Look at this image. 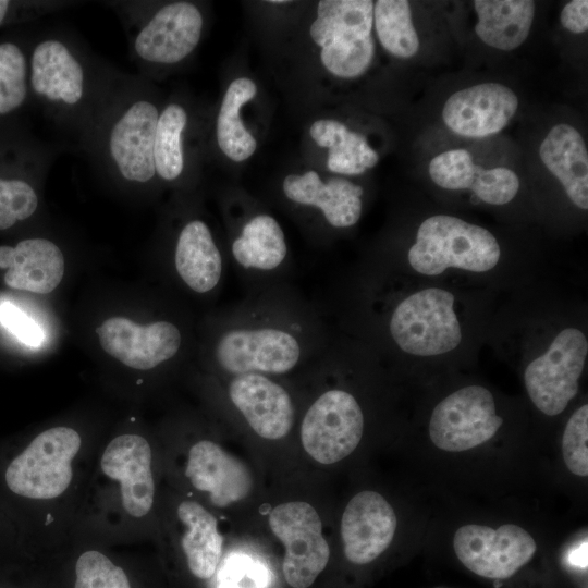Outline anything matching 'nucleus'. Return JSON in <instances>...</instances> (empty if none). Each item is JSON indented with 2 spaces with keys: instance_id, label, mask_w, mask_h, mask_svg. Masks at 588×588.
<instances>
[{
  "instance_id": "f257e3e1",
  "label": "nucleus",
  "mask_w": 588,
  "mask_h": 588,
  "mask_svg": "<svg viewBox=\"0 0 588 588\" xmlns=\"http://www.w3.org/2000/svg\"><path fill=\"white\" fill-rule=\"evenodd\" d=\"M105 434L83 422L50 424L16 450L1 481L19 502L34 551L53 554L70 541L73 520Z\"/></svg>"
},
{
  "instance_id": "f03ea898",
  "label": "nucleus",
  "mask_w": 588,
  "mask_h": 588,
  "mask_svg": "<svg viewBox=\"0 0 588 588\" xmlns=\"http://www.w3.org/2000/svg\"><path fill=\"white\" fill-rule=\"evenodd\" d=\"M158 453L155 440L137 427L134 417L106 434L78 504L70 541L117 547L156 538Z\"/></svg>"
},
{
  "instance_id": "7ed1b4c3",
  "label": "nucleus",
  "mask_w": 588,
  "mask_h": 588,
  "mask_svg": "<svg viewBox=\"0 0 588 588\" xmlns=\"http://www.w3.org/2000/svg\"><path fill=\"white\" fill-rule=\"evenodd\" d=\"M28 47L32 105L84 145L123 76L61 30L29 38Z\"/></svg>"
},
{
  "instance_id": "20e7f679",
  "label": "nucleus",
  "mask_w": 588,
  "mask_h": 588,
  "mask_svg": "<svg viewBox=\"0 0 588 588\" xmlns=\"http://www.w3.org/2000/svg\"><path fill=\"white\" fill-rule=\"evenodd\" d=\"M160 110L137 78L123 76L83 146L115 180L145 186L157 179L154 144Z\"/></svg>"
},
{
  "instance_id": "39448f33",
  "label": "nucleus",
  "mask_w": 588,
  "mask_h": 588,
  "mask_svg": "<svg viewBox=\"0 0 588 588\" xmlns=\"http://www.w3.org/2000/svg\"><path fill=\"white\" fill-rule=\"evenodd\" d=\"M127 32L133 61L142 68L175 65L197 48L204 29V15L189 1L161 4L154 11L145 2H109Z\"/></svg>"
},
{
  "instance_id": "423d86ee",
  "label": "nucleus",
  "mask_w": 588,
  "mask_h": 588,
  "mask_svg": "<svg viewBox=\"0 0 588 588\" xmlns=\"http://www.w3.org/2000/svg\"><path fill=\"white\" fill-rule=\"evenodd\" d=\"M373 2L322 0L309 28L321 48L320 61L332 75L351 79L363 75L375 57Z\"/></svg>"
},
{
  "instance_id": "0eeeda50",
  "label": "nucleus",
  "mask_w": 588,
  "mask_h": 588,
  "mask_svg": "<svg viewBox=\"0 0 588 588\" xmlns=\"http://www.w3.org/2000/svg\"><path fill=\"white\" fill-rule=\"evenodd\" d=\"M500 254L498 241L488 230L456 217L436 215L420 224L407 257L417 272L438 275L449 267L473 272L491 270Z\"/></svg>"
},
{
  "instance_id": "6e6552de",
  "label": "nucleus",
  "mask_w": 588,
  "mask_h": 588,
  "mask_svg": "<svg viewBox=\"0 0 588 588\" xmlns=\"http://www.w3.org/2000/svg\"><path fill=\"white\" fill-rule=\"evenodd\" d=\"M52 152L22 124L0 127V231L29 220L39 208V183Z\"/></svg>"
},
{
  "instance_id": "1a4fd4ad",
  "label": "nucleus",
  "mask_w": 588,
  "mask_h": 588,
  "mask_svg": "<svg viewBox=\"0 0 588 588\" xmlns=\"http://www.w3.org/2000/svg\"><path fill=\"white\" fill-rule=\"evenodd\" d=\"M453 304V294L442 289L412 294L391 316L392 339L412 355L433 356L454 350L462 340V332Z\"/></svg>"
},
{
  "instance_id": "9d476101",
  "label": "nucleus",
  "mask_w": 588,
  "mask_h": 588,
  "mask_svg": "<svg viewBox=\"0 0 588 588\" xmlns=\"http://www.w3.org/2000/svg\"><path fill=\"white\" fill-rule=\"evenodd\" d=\"M588 353L584 333L575 328L562 330L548 351L532 360L524 382L532 403L543 414H561L578 391V379Z\"/></svg>"
},
{
  "instance_id": "9b49d317",
  "label": "nucleus",
  "mask_w": 588,
  "mask_h": 588,
  "mask_svg": "<svg viewBox=\"0 0 588 588\" xmlns=\"http://www.w3.org/2000/svg\"><path fill=\"white\" fill-rule=\"evenodd\" d=\"M268 522L285 547L282 569L286 583L293 588L309 587L330 556L317 511L306 502H287L274 507Z\"/></svg>"
},
{
  "instance_id": "f8f14e48",
  "label": "nucleus",
  "mask_w": 588,
  "mask_h": 588,
  "mask_svg": "<svg viewBox=\"0 0 588 588\" xmlns=\"http://www.w3.org/2000/svg\"><path fill=\"white\" fill-rule=\"evenodd\" d=\"M502 424L491 392L480 385H469L453 392L434 407L429 434L437 448L462 452L490 440Z\"/></svg>"
},
{
  "instance_id": "ddd939ff",
  "label": "nucleus",
  "mask_w": 588,
  "mask_h": 588,
  "mask_svg": "<svg viewBox=\"0 0 588 588\" xmlns=\"http://www.w3.org/2000/svg\"><path fill=\"white\" fill-rule=\"evenodd\" d=\"M364 416L355 397L343 390H330L308 408L301 426L305 451L321 464L336 463L358 445Z\"/></svg>"
},
{
  "instance_id": "4468645a",
  "label": "nucleus",
  "mask_w": 588,
  "mask_h": 588,
  "mask_svg": "<svg viewBox=\"0 0 588 588\" xmlns=\"http://www.w3.org/2000/svg\"><path fill=\"white\" fill-rule=\"evenodd\" d=\"M456 556L473 573L492 579L513 576L534 556L537 546L522 527L505 524L498 529L476 524L458 528L453 538Z\"/></svg>"
},
{
  "instance_id": "2eb2a0df",
  "label": "nucleus",
  "mask_w": 588,
  "mask_h": 588,
  "mask_svg": "<svg viewBox=\"0 0 588 588\" xmlns=\"http://www.w3.org/2000/svg\"><path fill=\"white\" fill-rule=\"evenodd\" d=\"M94 541L71 540L48 555L52 588H138L137 561Z\"/></svg>"
},
{
  "instance_id": "dca6fc26",
  "label": "nucleus",
  "mask_w": 588,
  "mask_h": 588,
  "mask_svg": "<svg viewBox=\"0 0 588 588\" xmlns=\"http://www.w3.org/2000/svg\"><path fill=\"white\" fill-rule=\"evenodd\" d=\"M301 344L290 332L272 327L233 329L216 345L215 356L230 373H284L298 363Z\"/></svg>"
},
{
  "instance_id": "f3484780",
  "label": "nucleus",
  "mask_w": 588,
  "mask_h": 588,
  "mask_svg": "<svg viewBox=\"0 0 588 588\" xmlns=\"http://www.w3.org/2000/svg\"><path fill=\"white\" fill-rule=\"evenodd\" d=\"M101 348L123 366L149 371L174 357L181 346V332L169 321L137 323L126 317H110L98 328Z\"/></svg>"
},
{
  "instance_id": "a211bd4d",
  "label": "nucleus",
  "mask_w": 588,
  "mask_h": 588,
  "mask_svg": "<svg viewBox=\"0 0 588 588\" xmlns=\"http://www.w3.org/2000/svg\"><path fill=\"white\" fill-rule=\"evenodd\" d=\"M182 475L189 488L205 494L216 507H226L245 499L253 488L247 466L209 439L188 445Z\"/></svg>"
},
{
  "instance_id": "6ab92c4d",
  "label": "nucleus",
  "mask_w": 588,
  "mask_h": 588,
  "mask_svg": "<svg viewBox=\"0 0 588 588\" xmlns=\"http://www.w3.org/2000/svg\"><path fill=\"white\" fill-rule=\"evenodd\" d=\"M517 107L518 98L511 88L482 83L452 94L443 106L442 118L454 133L481 138L503 130Z\"/></svg>"
},
{
  "instance_id": "aec40b11",
  "label": "nucleus",
  "mask_w": 588,
  "mask_h": 588,
  "mask_svg": "<svg viewBox=\"0 0 588 588\" xmlns=\"http://www.w3.org/2000/svg\"><path fill=\"white\" fill-rule=\"evenodd\" d=\"M396 524L394 510L381 494L363 491L354 495L341 520L346 559L354 564L377 559L392 542Z\"/></svg>"
},
{
  "instance_id": "412c9836",
  "label": "nucleus",
  "mask_w": 588,
  "mask_h": 588,
  "mask_svg": "<svg viewBox=\"0 0 588 588\" xmlns=\"http://www.w3.org/2000/svg\"><path fill=\"white\" fill-rule=\"evenodd\" d=\"M232 403L260 437L278 440L293 426L294 407L289 393L261 373L237 375L229 385Z\"/></svg>"
},
{
  "instance_id": "4be33fe9",
  "label": "nucleus",
  "mask_w": 588,
  "mask_h": 588,
  "mask_svg": "<svg viewBox=\"0 0 588 588\" xmlns=\"http://www.w3.org/2000/svg\"><path fill=\"white\" fill-rule=\"evenodd\" d=\"M174 540L191 575L200 580L213 577L222 556L223 537L218 520L199 501L192 498L172 503Z\"/></svg>"
},
{
  "instance_id": "5701e85b",
  "label": "nucleus",
  "mask_w": 588,
  "mask_h": 588,
  "mask_svg": "<svg viewBox=\"0 0 588 588\" xmlns=\"http://www.w3.org/2000/svg\"><path fill=\"white\" fill-rule=\"evenodd\" d=\"M431 180L445 189H471L491 205L510 203L519 189V179L510 169H483L465 149H452L436 156L429 163Z\"/></svg>"
},
{
  "instance_id": "b1692460",
  "label": "nucleus",
  "mask_w": 588,
  "mask_h": 588,
  "mask_svg": "<svg viewBox=\"0 0 588 588\" xmlns=\"http://www.w3.org/2000/svg\"><path fill=\"white\" fill-rule=\"evenodd\" d=\"M0 268L8 286L37 294L52 292L65 269L61 248L45 237H29L15 245H0Z\"/></svg>"
},
{
  "instance_id": "393cba45",
  "label": "nucleus",
  "mask_w": 588,
  "mask_h": 588,
  "mask_svg": "<svg viewBox=\"0 0 588 588\" xmlns=\"http://www.w3.org/2000/svg\"><path fill=\"white\" fill-rule=\"evenodd\" d=\"M283 192L294 203L319 208L334 228L352 226L362 215L363 187L344 177L322 182L314 170L290 174L283 180Z\"/></svg>"
},
{
  "instance_id": "a878e982",
  "label": "nucleus",
  "mask_w": 588,
  "mask_h": 588,
  "mask_svg": "<svg viewBox=\"0 0 588 588\" xmlns=\"http://www.w3.org/2000/svg\"><path fill=\"white\" fill-rule=\"evenodd\" d=\"M539 156L572 203L587 210L588 152L580 133L565 123L553 126L540 144Z\"/></svg>"
},
{
  "instance_id": "bb28decb",
  "label": "nucleus",
  "mask_w": 588,
  "mask_h": 588,
  "mask_svg": "<svg viewBox=\"0 0 588 588\" xmlns=\"http://www.w3.org/2000/svg\"><path fill=\"white\" fill-rule=\"evenodd\" d=\"M174 264L180 278L194 292L207 293L217 286L222 274V257L204 221L191 220L182 228Z\"/></svg>"
},
{
  "instance_id": "cd10ccee",
  "label": "nucleus",
  "mask_w": 588,
  "mask_h": 588,
  "mask_svg": "<svg viewBox=\"0 0 588 588\" xmlns=\"http://www.w3.org/2000/svg\"><path fill=\"white\" fill-rule=\"evenodd\" d=\"M475 32L488 46L514 50L527 39L535 15L530 0H476Z\"/></svg>"
},
{
  "instance_id": "c85d7f7f",
  "label": "nucleus",
  "mask_w": 588,
  "mask_h": 588,
  "mask_svg": "<svg viewBox=\"0 0 588 588\" xmlns=\"http://www.w3.org/2000/svg\"><path fill=\"white\" fill-rule=\"evenodd\" d=\"M28 42L23 36L0 37V127L20 125L32 105Z\"/></svg>"
},
{
  "instance_id": "c756f323",
  "label": "nucleus",
  "mask_w": 588,
  "mask_h": 588,
  "mask_svg": "<svg viewBox=\"0 0 588 588\" xmlns=\"http://www.w3.org/2000/svg\"><path fill=\"white\" fill-rule=\"evenodd\" d=\"M309 134L316 144L328 149L327 168L334 173L358 175L373 168L379 156L366 137L334 119L315 121Z\"/></svg>"
},
{
  "instance_id": "7c9ffc66",
  "label": "nucleus",
  "mask_w": 588,
  "mask_h": 588,
  "mask_svg": "<svg viewBox=\"0 0 588 588\" xmlns=\"http://www.w3.org/2000/svg\"><path fill=\"white\" fill-rule=\"evenodd\" d=\"M257 94L250 78L240 77L230 83L217 115L216 138L220 150L231 160L248 159L257 148V142L241 121L242 107Z\"/></svg>"
},
{
  "instance_id": "2f4dec72",
  "label": "nucleus",
  "mask_w": 588,
  "mask_h": 588,
  "mask_svg": "<svg viewBox=\"0 0 588 588\" xmlns=\"http://www.w3.org/2000/svg\"><path fill=\"white\" fill-rule=\"evenodd\" d=\"M286 253L283 230L268 215L253 217L232 243L234 259L246 269H275L283 262Z\"/></svg>"
},
{
  "instance_id": "473e14b6",
  "label": "nucleus",
  "mask_w": 588,
  "mask_h": 588,
  "mask_svg": "<svg viewBox=\"0 0 588 588\" xmlns=\"http://www.w3.org/2000/svg\"><path fill=\"white\" fill-rule=\"evenodd\" d=\"M189 115L184 106L172 101L159 113L154 144L156 177L179 180L186 170L185 134Z\"/></svg>"
},
{
  "instance_id": "72a5a7b5",
  "label": "nucleus",
  "mask_w": 588,
  "mask_h": 588,
  "mask_svg": "<svg viewBox=\"0 0 588 588\" xmlns=\"http://www.w3.org/2000/svg\"><path fill=\"white\" fill-rule=\"evenodd\" d=\"M373 25L381 46L392 56L408 59L418 51L419 39L408 1H376Z\"/></svg>"
},
{
  "instance_id": "f704fd0d",
  "label": "nucleus",
  "mask_w": 588,
  "mask_h": 588,
  "mask_svg": "<svg viewBox=\"0 0 588 588\" xmlns=\"http://www.w3.org/2000/svg\"><path fill=\"white\" fill-rule=\"evenodd\" d=\"M588 405L579 407L568 419L562 440L564 462L573 474L588 476Z\"/></svg>"
},
{
  "instance_id": "c9c22d12",
  "label": "nucleus",
  "mask_w": 588,
  "mask_h": 588,
  "mask_svg": "<svg viewBox=\"0 0 588 588\" xmlns=\"http://www.w3.org/2000/svg\"><path fill=\"white\" fill-rule=\"evenodd\" d=\"M269 572L245 554L230 555L218 573V588H267Z\"/></svg>"
},
{
  "instance_id": "e433bc0d",
  "label": "nucleus",
  "mask_w": 588,
  "mask_h": 588,
  "mask_svg": "<svg viewBox=\"0 0 588 588\" xmlns=\"http://www.w3.org/2000/svg\"><path fill=\"white\" fill-rule=\"evenodd\" d=\"M72 1L0 0V29L37 21L46 15L72 7Z\"/></svg>"
},
{
  "instance_id": "4c0bfd02",
  "label": "nucleus",
  "mask_w": 588,
  "mask_h": 588,
  "mask_svg": "<svg viewBox=\"0 0 588 588\" xmlns=\"http://www.w3.org/2000/svg\"><path fill=\"white\" fill-rule=\"evenodd\" d=\"M0 322L27 346L37 347L44 341L40 327L24 311L8 302L0 304Z\"/></svg>"
},
{
  "instance_id": "58836bf2",
  "label": "nucleus",
  "mask_w": 588,
  "mask_h": 588,
  "mask_svg": "<svg viewBox=\"0 0 588 588\" xmlns=\"http://www.w3.org/2000/svg\"><path fill=\"white\" fill-rule=\"evenodd\" d=\"M560 21L571 33H585L588 28V1L573 0L566 3L561 11Z\"/></svg>"
},
{
  "instance_id": "ea45409f",
  "label": "nucleus",
  "mask_w": 588,
  "mask_h": 588,
  "mask_svg": "<svg viewBox=\"0 0 588 588\" xmlns=\"http://www.w3.org/2000/svg\"><path fill=\"white\" fill-rule=\"evenodd\" d=\"M270 3H274V4H279V3H287L289 1H285V0H272V1H269Z\"/></svg>"
}]
</instances>
